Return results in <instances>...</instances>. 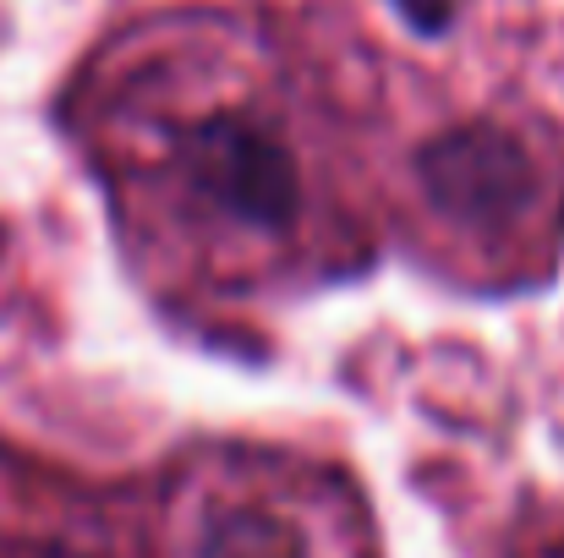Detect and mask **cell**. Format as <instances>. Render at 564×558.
Here are the masks:
<instances>
[{
  "mask_svg": "<svg viewBox=\"0 0 564 558\" xmlns=\"http://www.w3.org/2000/svg\"><path fill=\"white\" fill-rule=\"evenodd\" d=\"M160 176L171 208L208 241L291 247L307 219V176L291 132L236 99L171 116L160 132Z\"/></svg>",
  "mask_w": 564,
  "mask_h": 558,
  "instance_id": "obj_1",
  "label": "cell"
},
{
  "mask_svg": "<svg viewBox=\"0 0 564 558\" xmlns=\"http://www.w3.org/2000/svg\"><path fill=\"white\" fill-rule=\"evenodd\" d=\"M416 186L427 208L471 241H505L538 225L549 203V165L510 121H460L422 143Z\"/></svg>",
  "mask_w": 564,
  "mask_h": 558,
  "instance_id": "obj_2",
  "label": "cell"
},
{
  "mask_svg": "<svg viewBox=\"0 0 564 558\" xmlns=\"http://www.w3.org/2000/svg\"><path fill=\"white\" fill-rule=\"evenodd\" d=\"M187 558H324L318 521L291 477L225 471L187 510Z\"/></svg>",
  "mask_w": 564,
  "mask_h": 558,
  "instance_id": "obj_3",
  "label": "cell"
}]
</instances>
